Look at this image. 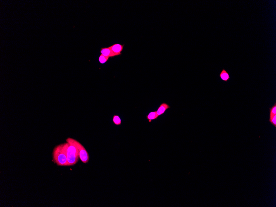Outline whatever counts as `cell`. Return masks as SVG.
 Here are the masks:
<instances>
[{"label": "cell", "mask_w": 276, "mask_h": 207, "mask_svg": "<svg viewBox=\"0 0 276 207\" xmlns=\"http://www.w3.org/2000/svg\"><path fill=\"white\" fill-rule=\"evenodd\" d=\"M63 145L67 156V166L74 165L78 162L80 158L78 148L72 143L70 142L64 143Z\"/></svg>", "instance_id": "6da1fadb"}, {"label": "cell", "mask_w": 276, "mask_h": 207, "mask_svg": "<svg viewBox=\"0 0 276 207\" xmlns=\"http://www.w3.org/2000/svg\"><path fill=\"white\" fill-rule=\"evenodd\" d=\"M53 161L59 166H67V156L63 144L57 145L53 149Z\"/></svg>", "instance_id": "7a4b0ae2"}, {"label": "cell", "mask_w": 276, "mask_h": 207, "mask_svg": "<svg viewBox=\"0 0 276 207\" xmlns=\"http://www.w3.org/2000/svg\"><path fill=\"white\" fill-rule=\"evenodd\" d=\"M66 142L72 143L76 146L79 151V157L81 160L84 163H87L89 161V156L83 146L78 141L72 138H67L66 139Z\"/></svg>", "instance_id": "3957f363"}, {"label": "cell", "mask_w": 276, "mask_h": 207, "mask_svg": "<svg viewBox=\"0 0 276 207\" xmlns=\"http://www.w3.org/2000/svg\"><path fill=\"white\" fill-rule=\"evenodd\" d=\"M124 45L119 44H115L109 47L111 49L114 56H118L121 55L122 51L124 49Z\"/></svg>", "instance_id": "277c9868"}, {"label": "cell", "mask_w": 276, "mask_h": 207, "mask_svg": "<svg viewBox=\"0 0 276 207\" xmlns=\"http://www.w3.org/2000/svg\"><path fill=\"white\" fill-rule=\"evenodd\" d=\"M169 108H170V106L167 103L165 102H163L161 103L156 111L157 117L163 114L165 112L166 110Z\"/></svg>", "instance_id": "5b68a950"}, {"label": "cell", "mask_w": 276, "mask_h": 207, "mask_svg": "<svg viewBox=\"0 0 276 207\" xmlns=\"http://www.w3.org/2000/svg\"><path fill=\"white\" fill-rule=\"evenodd\" d=\"M101 53L102 55L108 58H113L115 57L110 47L102 48L101 49Z\"/></svg>", "instance_id": "8992f818"}, {"label": "cell", "mask_w": 276, "mask_h": 207, "mask_svg": "<svg viewBox=\"0 0 276 207\" xmlns=\"http://www.w3.org/2000/svg\"><path fill=\"white\" fill-rule=\"evenodd\" d=\"M219 78L223 81L227 82L230 79V76L228 72L225 69H222V71L219 75Z\"/></svg>", "instance_id": "52a82bcc"}, {"label": "cell", "mask_w": 276, "mask_h": 207, "mask_svg": "<svg viewBox=\"0 0 276 207\" xmlns=\"http://www.w3.org/2000/svg\"><path fill=\"white\" fill-rule=\"evenodd\" d=\"M146 118L149 122H151L153 120L157 119L158 117H157L156 111L151 112L148 115L146 116Z\"/></svg>", "instance_id": "ba28073f"}, {"label": "cell", "mask_w": 276, "mask_h": 207, "mask_svg": "<svg viewBox=\"0 0 276 207\" xmlns=\"http://www.w3.org/2000/svg\"><path fill=\"white\" fill-rule=\"evenodd\" d=\"M269 118L272 117L276 115V103H275L274 105L272 106V108H269Z\"/></svg>", "instance_id": "9c48e42d"}, {"label": "cell", "mask_w": 276, "mask_h": 207, "mask_svg": "<svg viewBox=\"0 0 276 207\" xmlns=\"http://www.w3.org/2000/svg\"><path fill=\"white\" fill-rule=\"evenodd\" d=\"M113 122L115 125H119L121 124V119L118 115H114L113 118Z\"/></svg>", "instance_id": "30bf717a"}, {"label": "cell", "mask_w": 276, "mask_h": 207, "mask_svg": "<svg viewBox=\"0 0 276 207\" xmlns=\"http://www.w3.org/2000/svg\"><path fill=\"white\" fill-rule=\"evenodd\" d=\"M109 58L105 57V56L101 54L100 56H99V60L101 63L102 64H103L105 63L106 62H107Z\"/></svg>", "instance_id": "8fae6325"}, {"label": "cell", "mask_w": 276, "mask_h": 207, "mask_svg": "<svg viewBox=\"0 0 276 207\" xmlns=\"http://www.w3.org/2000/svg\"><path fill=\"white\" fill-rule=\"evenodd\" d=\"M269 122L273 125L276 127V115L273 116L272 117L269 118Z\"/></svg>", "instance_id": "7c38bea8"}]
</instances>
